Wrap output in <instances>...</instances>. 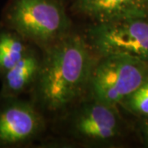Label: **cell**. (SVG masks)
<instances>
[{
  "label": "cell",
  "instance_id": "obj_1",
  "mask_svg": "<svg viewBox=\"0 0 148 148\" xmlns=\"http://www.w3.org/2000/svg\"><path fill=\"white\" fill-rule=\"evenodd\" d=\"M41 51L40 69L29 98L50 121L86 97L97 58L77 30Z\"/></svg>",
  "mask_w": 148,
  "mask_h": 148
},
{
  "label": "cell",
  "instance_id": "obj_2",
  "mask_svg": "<svg viewBox=\"0 0 148 148\" xmlns=\"http://www.w3.org/2000/svg\"><path fill=\"white\" fill-rule=\"evenodd\" d=\"M127 133V123L119 106L86 96L49 121L38 147H119Z\"/></svg>",
  "mask_w": 148,
  "mask_h": 148
},
{
  "label": "cell",
  "instance_id": "obj_3",
  "mask_svg": "<svg viewBox=\"0 0 148 148\" xmlns=\"http://www.w3.org/2000/svg\"><path fill=\"white\" fill-rule=\"evenodd\" d=\"M0 26L17 32L41 50L75 30L63 0H8Z\"/></svg>",
  "mask_w": 148,
  "mask_h": 148
},
{
  "label": "cell",
  "instance_id": "obj_4",
  "mask_svg": "<svg viewBox=\"0 0 148 148\" xmlns=\"http://www.w3.org/2000/svg\"><path fill=\"white\" fill-rule=\"evenodd\" d=\"M82 33L97 58L120 55L148 64V16L89 23Z\"/></svg>",
  "mask_w": 148,
  "mask_h": 148
},
{
  "label": "cell",
  "instance_id": "obj_5",
  "mask_svg": "<svg viewBox=\"0 0 148 148\" xmlns=\"http://www.w3.org/2000/svg\"><path fill=\"white\" fill-rule=\"evenodd\" d=\"M147 77V63L120 55L99 57L90 74L86 96L119 106Z\"/></svg>",
  "mask_w": 148,
  "mask_h": 148
},
{
  "label": "cell",
  "instance_id": "obj_6",
  "mask_svg": "<svg viewBox=\"0 0 148 148\" xmlns=\"http://www.w3.org/2000/svg\"><path fill=\"white\" fill-rule=\"evenodd\" d=\"M49 127V119L30 98L0 95V148L38 147Z\"/></svg>",
  "mask_w": 148,
  "mask_h": 148
},
{
  "label": "cell",
  "instance_id": "obj_7",
  "mask_svg": "<svg viewBox=\"0 0 148 148\" xmlns=\"http://www.w3.org/2000/svg\"><path fill=\"white\" fill-rule=\"evenodd\" d=\"M69 10L89 23L148 16L147 0H73Z\"/></svg>",
  "mask_w": 148,
  "mask_h": 148
},
{
  "label": "cell",
  "instance_id": "obj_8",
  "mask_svg": "<svg viewBox=\"0 0 148 148\" xmlns=\"http://www.w3.org/2000/svg\"><path fill=\"white\" fill-rule=\"evenodd\" d=\"M42 51L35 46L1 78L0 95L23 96L31 93L40 69Z\"/></svg>",
  "mask_w": 148,
  "mask_h": 148
},
{
  "label": "cell",
  "instance_id": "obj_9",
  "mask_svg": "<svg viewBox=\"0 0 148 148\" xmlns=\"http://www.w3.org/2000/svg\"><path fill=\"white\" fill-rule=\"evenodd\" d=\"M33 47L34 45L17 32L0 26V78Z\"/></svg>",
  "mask_w": 148,
  "mask_h": 148
},
{
  "label": "cell",
  "instance_id": "obj_10",
  "mask_svg": "<svg viewBox=\"0 0 148 148\" xmlns=\"http://www.w3.org/2000/svg\"><path fill=\"white\" fill-rule=\"evenodd\" d=\"M119 107L121 110L135 116H148V77L137 90L122 101Z\"/></svg>",
  "mask_w": 148,
  "mask_h": 148
},
{
  "label": "cell",
  "instance_id": "obj_11",
  "mask_svg": "<svg viewBox=\"0 0 148 148\" xmlns=\"http://www.w3.org/2000/svg\"><path fill=\"white\" fill-rule=\"evenodd\" d=\"M141 119L138 124V132H140L143 143L148 146V116L141 117Z\"/></svg>",
  "mask_w": 148,
  "mask_h": 148
},
{
  "label": "cell",
  "instance_id": "obj_12",
  "mask_svg": "<svg viewBox=\"0 0 148 148\" xmlns=\"http://www.w3.org/2000/svg\"><path fill=\"white\" fill-rule=\"evenodd\" d=\"M147 12L148 15V0H147Z\"/></svg>",
  "mask_w": 148,
  "mask_h": 148
},
{
  "label": "cell",
  "instance_id": "obj_13",
  "mask_svg": "<svg viewBox=\"0 0 148 148\" xmlns=\"http://www.w3.org/2000/svg\"><path fill=\"white\" fill-rule=\"evenodd\" d=\"M63 1H64V0H63Z\"/></svg>",
  "mask_w": 148,
  "mask_h": 148
}]
</instances>
